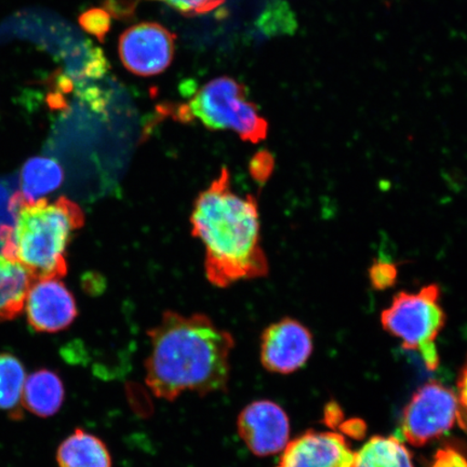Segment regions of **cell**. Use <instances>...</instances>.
<instances>
[{"mask_svg": "<svg viewBox=\"0 0 467 467\" xmlns=\"http://www.w3.org/2000/svg\"><path fill=\"white\" fill-rule=\"evenodd\" d=\"M148 336L145 383L157 399L174 401L185 393L226 392L235 340L207 315L167 311Z\"/></svg>", "mask_w": 467, "mask_h": 467, "instance_id": "cell-1", "label": "cell"}, {"mask_svg": "<svg viewBox=\"0 0 467 467\" xmlns=\"http://www.w3.org/2000/svg\"><path fill=\"white\" fill-rule=\"evenodd\" d=\"M191 223L192 236L204 247V272L215 287L267 275L258 202L254 195L241 196L232 190L226 167L198 195Z\"/></svg>", "mask_w": 467, "mask_h": 467, "instance_id": "cell-2", "label": "cell"}, {"mask_svg": "<svg viewBox=\"0 0 467 467\" xmlns=\"http://www.w3.org/2000/svg\"><path fill=\"white\" fill-rule=\"evenodd\" d=\"M10 208L15 226L0 230L2 254L20 263L34 280L66 276L67 247L85 224L83 210L66 197L27 202L19 192L11 198Z\"/></svg>", "mask_w": 467, "mask_h": 467, "instance_id": "cell-3", "label": "cell"}, {"mask_svg": "<svg viewBox=\"0 0 467 467\" xmlns=\"http://www.w3.org/2000/svg\"><path fill=\"white\" fill-rule=\"evenodd\" d=\"M441 296L440 285L435 284L418 292L400 291L381 314L383 329L400 338L402 348L421 355L431 371L440 366L436 338L446 324Z\"/></svg>", "mask_w": 467, "mask_h": 467, "instance_id": "cell-4", "label": "cell"}, {"mask_svg": "<svg viewBox=\"0 0 467 467\" xmlns=\"http://www.w3.org/2000/svg\"><path fill=\"white\" fill-rule=\"evenodd\" d=\"M189 114L210 130H231L244 141L260 143L268 124L258 108L247 100L246 87L231 78H219L204 85L192 98Z\"/></svg>", "mask_w": 467, "mask_h": 467, "instance_id": "cell-5", "label": "cell"}, {"mask_svg": "<svg viewBox=\"0 0 467 467\" xmlns=\"http://www.w3.org/2000/svg\"><path fill=\"white\" fill-rule=\"evenodd\" d=\"M458 397L436 381L420 388L402 413L400 431L414 447H422L447 434L457 422Z\"/></svg>", "mask_w": 467, "mask_h": 467, "instance_id": "cell-6", "label": "cell"}, {"mask_svg": "<svg viewBox=\"0 0 467 467\" xmlns=\"http://www.w3.org/2000/svg\"><path fill=\"white\" fill-rule=\"evenodd\" d=\"M175 35L154 22L128 28L119 38V52L128 71L138 76H154L171 66Z\"/></svg>", "mask_w": 467, "mask_h": 467, "instance_id": "cell-7", "label": "cell"}, {"mask_svg": "<svg viewBox=\"0 0 467 467\" xmlns=\"http://www.w3.org/2000/svg\"><path fill=\"white\" fill-rule=\"evenodd\" d=\"M313 348L311 331L300 321L285 317L263 332L261 364L267 371L290 375L306 364Z\"/></svg>", "mask_w": 467, "mask_h": 467, "instance_id": "cell-8", "label": "cell"}, {"mask_svg": "<svg viewBox=\"0 0 467 467\" xmlns=\"http://www.w3.org/2000/svg\"><path fill=\"white\" fill-rule=\"evenodd\" d=\"M238 434L256 457L283 452L288 445L287 413L271 400H256L243 409L237 419Z\"/></svg>", "mask_w": 467, "mask_h": 467, "instance_id": "cell-9", "label": "cell"}, {"mask_svg": "<svg viewBox=\"0 0 467 467\" xmlns=\"http://www.w3.org/2000/svg\"><path fill=\"white\" fill-rule=\"evenodd\" d=\"M25 308L29 326L46 334L68 328L78 315L72 292L57 278L34 280Z\"/></svg>", "mask_w": 467, "mask_h": 467, "instance_id": "cell-10", "label": "cell"}, {"mask_svg": "<svg viewBox=\"0 0 467 467\" xmlns=\"http://www.w3.org/2000/svg\"><path fill=\"white\" fill-rule=\"evenodd\" d=\"M354 460L342 435L309 431L288 442L276 467H353Z\"/></svg>", "mask_w": 467, "mask_h": 467, "instance_id": "cell-11", "label": "cell"}, {"mask_svg": "<svg viewBox=\"0 0 467 467\" xmlns=\"http://www.w3.org/2000/svg\"><path fill=\"white\" fill-rule=\"evenodd\" d=\"M66 389L60 377L47 369L38 370L26 378L22 405L35 416L48 418L60 410Z\"/></svg>", "mask_w": 467, "mask_h": 467, "instance_id": "cell-12", "label": "cell"}, {"mask_svg": "<svg viewBox=\"0 0 467 467\" xmlns=\"http://www.w3.org/2000/svg\"><path fill=\"white\" fill-rule=\"evenodd\" d=\"M58 467H112L109 448L100 438L78 429L57 452Z\"/></svg>", "mask_w": 467, "mask_h": 467, "instance_id": "cell-13", "label": "cell"}, {"mask_svg": "<svg viewBox=\"0 0 467 467\" xmlns=\"http://www.w3.org/2000/svg\"><path fill=\"white\" fill-rule=\"evenodd\" d=\"M33 282L20 263L0 254V323L19 317Z\"/></svg>", "mask_w": 467, "mask_h": 467, "instance_id": "cell-14", "label": "cell"}, {"mask_svg": "<svg viewBox=\"0 0 467 467\" xmlns=\"http://www.w3.org/2000/svg\"><path fill=\"white\" fill-rule=\"evenodd\" d=\"M64 173L60 163L48 157H34L22 168L19 194L27 202L42 200L60 188Z\"/></svg>", "mask_w": 467, "mask_h": 467, "instance_id": "cell-15", "label": "cell"}, {"mask_svg": "<svg viewBox=\"0 0 467 467\" xmlns=\"http://www.w3.org/2000/svg\"><path fill=\"white\" fill-rule=\"evenodd\" d=\"M353 467H414L411 453L399 438L375 436L358 452Z\"/></svg>", "mask_w": 467, "mask_h": 467, "instance_id": "cell-16", "label": "cell"}, {"mask_svg": "<svg viewBox=\"0 0 467 467\" xmlns=\"http://www.w3.org/2000/svg\"><path fill=\"white\" fill-rule=\"evenodd\" d=\"M26 381V373L21 361L14 355L0 354V410L20 419Z\"/></svg>", "mask_w": 467, "mask_h": 467, "instance_id": "cell-17", "label": "cell"}, {"mask_svg": "<svg viewBox=\"0 0 467 467\" xmlns=\"http://www.w3.org/2000/svg\"><path fill=\"white\" fill-rule=\"evenodd\" d=\"M78 23L85 32L93 35L103 43L109 31L112 17L103 8H91L79 16Z\"/></svg>", "mask_w": 467, "mask_h": 467, "instance_id": "cell-18", "label": "cell"}, {"mask_svg": "<svg viewBox=\"0 0 467 467\" xmlns=\"http://www.w3.org/2000/svg\"><path fill=\"white\" fill-rule=\"evenodd\" d=\"M397 278H399V268L389 261H376L369 268L370 283L377 290L393 287Z\"/></svg>", "mask_w": 467, "mask_h": 467, "instance_id": "cell-19", "label": "cell"}, {"mask_svg": "<svg viewBox=\"0 0 467 467\" xmlns=\"http://www.w3.org/2000/svg\"><path fill=\"white\" fill-rule=\"evenodd\" d=\"M186 16H201L220 7L225 0H160Z\"/></svg>", "mask_w": 467, "mask_h": 467, "instance_id": "cell-20", "label": "cell"}, {"mask_svg": "<svg viewBox=\"0 0 467 467\" xmlns=\"http://www.w3.org/2000/svg\"><path fill=\"white\" fill-rule=\"evenodd\" d=\"M274 169L273 156L266 150H261L255 154L250 162V172L253 178L259 183H265L271 177Z\"/></svg>", "mask_w": 467, "mask_h": 467, "instance_id": "cell-21", "label": "cell"}, {"mask_svg": "<svg viewBox=\"0 0 467 467\" xmlns=\"http://www.w3.org/2000/svg\"><path fill=\"white\" fill-rule=\"evenodd\" d=\"M458 417L460 428L467 434V361L458 379Z\"/></svg>", "mask_w": 467, "mask_h": 467, "instance_id": "cell-22", "label": "cell"}, {"mask_svg": "<svg viewBox=\"0 0 467 467\" xmlns=\"http://www.w3.org/2000/svg\"><path fill=\"white\" fill-rule=\"evenodd\" d=\"M431 467H467V459L453 448H443L437 451Z\"/></svg>", "mask_w": 467, "mask_h": 467, "instance_id": "cell-23", "label": "cell"}, {"mask_svg": "<svg viewBox=\"0 0 467 467\" xmlns=\"http://www.w3.org/2000/svg\"><path fill=\"white\" fill-rule=\"evenodd\" d=\"M105 5L108 7L105 10L108 11L110 16L114 15L116 17L130 16L133 10L130 5H127L126 2L119 3L117 0H108Z\"/></svg>", "mask_w": 467, "mask_h": 467, "instance_id": "cell-24", "label": "cell"}]
</instances>
